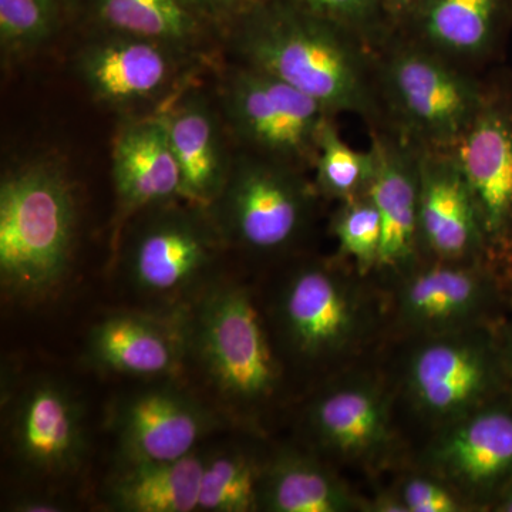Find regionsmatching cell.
<instances>
[{"instance_id": "31", "label": "cell", "mask_w": 512, "mask_h": 512, "mask_svg": "<svg viewBox=\"0 0 512 512\" xmlns=\"http://www.w3.org/2000/svg\"><path fill=\"white\" fill-rule=\"evenodd\" d=\"M392 487L407 512H471L466 501L439 476L407 461L393 473Z\"/></svg>"}, {"instance_id": "29", "label": "cell", "mask_w": 512, "mask_h": 512, "mask_svg": "<svg viewBox=\"0 0 512 512\" xmlns=\"http://www.w3.org/2000/svg\"><path fill=\"white\" fill-rule=\"evenodd\" d=\"M60 10L46 0H0V45L6 55H22L55 35Z\"/></svg>"}, {"instance_id": "7", "label": "cell", "mask_w": 512, "mask_h": 512, "mask_svg": "<svg viewBox=\"0 0 512 512\" xmlns=\"http://www.w3.org/2000/svg\"><path fill=\"white\" fill-rule=\"evenodd\" d=\"M376 62L386 124L416 147L450 150L487 99L473 77L412 37L393 32Z\"/></svg>"}, {"instance_id": "2", "label": "cell", "mask_w": 512, "mask_h": 512, "mask_svg": "<svg viewBox=\"0 0 512 512\" xmlns=\"http://www.w3.org/2000/svg\"><path fill=\"white\" fill-rule=\"evenodd\" d=\"M241 63L278 77L333 117L352 113L370 128L387 126L376 49L284 0H264L232 26Z\"/></svg>"}, {"instance_id": "12", "label": "cell", "mask_w": 512, "mask_h": 512, "mask_svg": "<svg viewBox=\"0 0 512 512\" xmlns=\"http://www.w3.org/2000/svg\"><path fill=\"white\" fill-rule=\"evenodd\" d=\"M409 461L443 478L471 512L493 511L512 485V392L421 440Z\"/></svg>"}, {"instance_id": "39", "label": "cell", "mask_w": 512, "mask_h": 512, "mask_svg": "<svg viewBox=\"0 0 512 512\" xmlns=\"http://www.w3.org/2000/svg\"><path fill=\"white\" fill-rule=\"evenodd\" d=\"M50 5L55 6L56 9H59L62 12L63 6H66L70 0H46Z\"/></svg>"}, {"instance_id": "28", "label": "cell", "mask_w": 512, "mask_h": 512, "mask_svg": "<svg viewBox=\"0 0 512 512\" xmlns=\"http://www.w3.org/2000/svg\"><path fill=\"white\" fill-rule=\"evenodd\" d=\"M330 232L339 245L338 256L363 276H373L382 245V221L375 202L363 194L338 202Z\"/></svg>"}, {"instance_id": "11", "label": "cell", "mask_w": 512, "mask_h": 512, "mask_svg": "<svg viewBox=\"0 0 512 512\" xmlns=\"http://www.w3.org/2000/svg\"><path fill=\"white\" fill-rule=\"evenodd\" d=\"M221 109L244 151L303 171L315 165L320 130L333 117L308 94L244 63L225 74Z\"/></svg>"}, {"instance_id": "34", "label": "cell", "mask_w": 512, "mask_h": 512, "mask_svg": "<svg viewBox=\"0 0 512 512\" xmlns=\"http://www.w3.org/2000/svg\"><path fill=\"white\" fill-rule=\"evenodd\" d=\"M495 340L512 392V311L495 325Z\"/></svg>"}, {"instance_id": "4", "label": "cell", "mask_w": 512, "mask_h": 512, "mask_svg": "<svg viewBox=\"0 0 512 512\" xmlns=\"http://www.w3.org/2000/svg\"><path fill=\"white\" fill-rule=\"evenodd\" d=\"M494 328L384 343L379 359L402 424L409 421L426 439L511 392Z\"/></svg>"}, {"instance_id": "26", "label": "cell", "mask_w": 512, "mask_h": 512, "mask_svg": "<svg viewBox=\"0 0 512 512\" xmlns=\"http://www.w3.org/2000/svg\"><path fill=\"white\" fill-rule=\"evenodd\" d=\"M93 9L109 32L156 40L185 55L204 25L180 0H93Z\"/></svg>"}, {"instance_id": "36", "label": "cell", "mask_w": 512, "mask_h": 512, "mask_svg": "<svg viewBox=\"0 0 512 512\" xmlns=\"http://www.w3.org/2000/svg\"><path fill=\"white\" fill-rule=\"evenodd\" d=\"M420 2L421 0H383L387 20H389L393 32H397L406 25Z\"/></svg>"}, {"instance_id": "23", "label": "cell", "mask_w": 512, "mask_h": 512, "mask_svg": "<svg viewBox=\"0 0 512 512\" xmlns=\"http://www.w3.org/2000/svg\"><path fill=\"white\" fill-rule=\"evenodd\" d=\"M205 458L198 448L174 461L120 464L107 484V505L120 512L198 511Z\"/></svg>"}, {"instance_id": "30", "label": "cell", "mask_w": 512, "mask_h": 512, "mask_svg": "<svg viewBox=\"0 0 512 512\" xmlns=\"http://www.w3.org/2000/svg\"><path fill=\"white\" fill-rule=\"evenodd\" d=\"M359 36L370 46L379 47L393 33L383 0H284Z\"/></svg>"}, {"instance_id": "14", "label": "cell", "mask_w": 512, "mask_h": 512, "mask_svg": "<svg viewBox=\"0 0 512 512\" xmlns=\"http://www.w3.org/2000/svg\"><path fill=\"white\" fill-rule=\"evenodd\" d=\"M473 192L488 254L501 271L512 258V109L487 93L466 133L450 148Z\"/></svg>"}, {"instance_id": "9", "label": "cell", "mask_w": 512, "mask_h": 512, "mask_svg": "<svg viewBox=\"0 0 512 512\" xmlns=\"http://www.w3.org/2000/svg\"><path fill=\"white\" fill-rule=\"evenodd\" d=\"M380 288L386 342L494 328L512 311L503 271L490 261L424 259Z\"/></svg>"}, {"instance_id": "38", "label": "cell", "mask_w": 512, "mask_h": 512, "mask_svg": "<svg viewBox=\"0 0 512 512\" xmlns=\"http://www.w3.org/2000/svg\"><path fill=\"white\" fill-rule=\"evenodd\" d=\"M505 284H507L508 296H510L511 308H512V258L508 262L507 268L504 271Z\"/></svg>"}, {"instance_id": "25", "label": "cell", "mask_w": 512, "mask_h": 512, "mask_svg": "<svg viewBox=\"0 0 512 512\" xmlns=\"http://www.w3.org/2000/svg\"><path fill=\"white\" fill-rule=\"evenodd\" d=\"M271 448L235 444L207 451L198 511L261 512V488Z\"/></svg>"}, {"instance_id": "6", "label": "cell", "mask_w": 512, "mask_h": 512, "mask_svg": "<svg viewBox=\"0 0 512 512\" xmlns=\"http://www.w3.org/2000/svg\"><path fill=\"white\" fill-rule=\"evenodd\" d=\"M299 429L303 447L372 484L404 466L412 453L379 355L312 387Z\"/></svg>"}, {"instance_id": "37", "label": "cell", "mask_w": 512, "mask_h": 512, "mask_svg": "<svg viewBox=\"0 0 512 512\" xmlns=\"http://www.w3.org/2000/svg\"><path fill=\"white\" fill-rule=\"evenodd\" d=\"M491 512H512V485L510 490L498 500Z\"/></svg>"}, {"instance_id": "15", "label": "cell", "mask_w": 512, "mask_h": 512, "mask_svg": "<svg viewBox=\"0 0 512 512\" xmlns=\"http://www.w3.org/2000/svg\"><path fill=\"white\" fill-rule=\"evenodd\" d=\"M10 451L30 473L73 474L87 451L83 404L63 383L40 377L23 387L10 410Z\"/></svg>"}, {"instance_id": "22", "label": "cell", "mask_w": 512, "mask_h": 512, "mask_svg": "<svg viewBox=\"0 0 512 512\" xmlns=\"http://www.w3.org/2000/svg\"><path fill=\"white\" fill-rule=\"evenodd\" d=\"M261 511L367 512V495L308 448L279 446L266 461Z\"/></svg>"}, {"instance_id": "17", "label": "cell", "mask_w": 512, "mask_h": 512, "mask_svg": "<svg viewBox=\"0 0 512 512\" xmlns=\"http://www.w3.org/2000/svg\"><path fill=\"white\" fill-rule=\"evenodd\" d=\"M185 53L144 37L111 33L84 47L77 73L94 100L117 109L165 103L180 82Z\"/></svg>"}, {"instance_id": "19", "label": "cell", "mask_w": 512, "mask_h": 512, "mask_svg": "<svg viewBox=\"0 0 512 512\" xmlns=\"http://www.w3.org/2000/svg\"><path fill=\"white\" fill-rule=\"evenodd\" d=\"M181 171V198L208 208L217 200L231 171L224 117L204 93L183 89L158 107Z\"/></svg>"}, {"instance_id": "24", "label": "cell", "mask_w": 512, "mask_h": 512, "mask_svg": "<svg viewBox=\"0 0 512 512\" xmlns=\"http://www.w3.org/2000/svg\"><path fill=\"white\" fill-rule=\"evenodd\" d=\"M511 0H421L402 29L447 59H474L493 46Z\"/></svg>"}, {"instance_id": "35", "label": "cell", "mask_w": 512, "mask_h": 512, "mask_svg": "<svg viewBox=\"0 0 512 512\" xmlns=\"http://www.w3.org/2000/svg\"><path fill=\"white\" fill-rule=\"evenodd\" d=\"M10 510L18 512H59L66 511V504L56 498H47L43 495H26L16 498L10 504Z\"/></svg>"}, {"instance_id": "40", "label": "cell", "mask_w": 512, "mask_h": 512, "mask_svg": "<svg viewBox=\"0 0 512 512\" xmlns=\"http://www.w3.org/2000/svg\"><path fill=\"white\" fill-rule=\"evenodd\" d=\"M511 15H512V0H511Z\"/></svg>"}, {"instance_id": "18", "label": "cell", "mask_w": 512, "mask_h": 512, "mask_svg": "<svg viewBox=\"0 0 512 512\" xmlns=\"http://www.w3.org/2000/svg\"><path fill=\"white\" fill-rule=\"evenodd\" d=\"M419 177L423 261L493 262L473 192L450 151L419 148Z\"/></svg>"}, {"instance_id": "13", "label": "cell", "mask_w": 512, "mask_h": 512, "mask_svg": "<svg viewBox=\"0 0 512 512\" xmlns=\"http://www.w3.org/2000/svg\"><path fill=\"white\" fill-rule=\"evenodd\" d=\"M218 416L195 394L170 379L137 390L114 410L120 464L157 463L188 456L221 426Z\"/></svg>"}, {"instance_id": "16", "label": "cell", "mask_w": 512, "mask_h": 512, "mask_svg": "<svg viewBox=\"0 0 512 512\" xmlns=\"http://www.w3.org/2000/svg\"><path fill=\"white\" fill-rule=\"evenodd\" d=\"M375 170L367 195L382 221V245L372 278L383 285L423 261L419 222V148L392 127L370 128Z\"/></svg>"}, {"instance_id": "1", "label": "cell", "mask_w": 512, "mask_h": 512, "mask_svg": "<svg viewBox=\"0 0 512 512\" xmlns=\"http://www.w3.org/2000/svg\"><path fill=\"white\" fill-rule=\"evenodd\" d=\"M265 315L286 369L311 377V389L375 359L386 343L382 288L338 255L293 264Z\"/></svg>"}, {"instance_id": "5", "label": "cell", "mask_w": 512, "mask_h": 512, "mask_svg": "<svg viewBox=\"0 0 512 512\" xmlns=\"http://www.w3.org/2000/svg\"><path fill=\"white\" fill-rule=\"evenodd\" d=\"M74 188L59 164L36 161L0 184V282L9 298H52L70 271L77 229Z\"/></svg>"}, {"instance_id": "21", "label": "cell", "mask_w": 512, "mask_h": 512, "mask_svg": "<svg viewBox=\"0 0 512 512\" xmlns=\"http://www.w3.org/2000/svg\"><path fill=\"white\" fill-rule=\"evenodd\" d=\"M113 183L119 212H138L181 198V171L167 131L156 116L128 123L113 146Z\"/></svg>"}, {"instance_id": "3", "label": "cell", "mask_w": 512, "mask_h": 512, "mask_svg": "<svg viewBox=\"0 0 512 512\" xmlns=\"http://www.w3.org/2000/svg\"><path fill=\"white\" fill-rule=\"evenodd\" d=\"M178 313L185 362L197 369L225 417L264 437L288 399L289 372L254 293L235 282L211 281Z\"/></svg>"}, {"instance_id": "10", "label": "cell", "mask_w": 512, "mask_h": 512, "mask_svg": "<svg viewBox=\"0 0 512 512\" xmlns=\"http://www.w3.org/2000/svg\"><path fill=\"white\" fill-rule=\"evenodd\" d=\"M222 245L207 208L178 198L134 215L123 242L124 271L148 298L190 302L210 284Z\"/></svg>"}, {"instance_id": "8", "label": "cell", "mask_w": 512, "mask_h": 512, "mask_svg": "<svg viewBox=\"0 0 512 512\" xmlns=\"http://www.w3.org/2000/svg\"><path fill=\"white\" fill-rule=\"evenodd\" d=\"M318 197L301 168L242 150L207 210L225 245L279 256L305 237Z\"/></svg>"}, {"instance_id": "20", "label": "cell", "mask_w": 512, "mask_h": 512, "mask_svg": "<svg viewBox=\"0 0 512 512\" xmlns=\"http://www.w3.org/2000/svg\"><path fill=\"white\" fill-rule=\"evenodd\" d=\"M86 357L111 375L173 379L185 365L180 313L174 318L146 312L110 313L90 329Z\"/></svg>"}, {"instance_id": "27", "label": "cell", "mask_w": 512, "mask_h": 512, "mask_svg": "<svg viewBox=\"0 0 512 512\" xmlns=\"http://www.w3.org/2000/svg\"><path fill=\"white\" fill-rule=\"evenodd\" d=\"M335 117L323 123L315 165V187L320 197L342 202L366 194L375 170L372 150H355L343 141Z\"/></svg>"}, {"instance_id": "33", "label": "cell", "mask_w": 512, "mask_h": 512, "mask_svg": "<svg viewBox=\"0 0 512 512\" xmlns=\"http://www.w3.org/2000/svg\"><path fill=\"white\" fill-rule=\"evenodd\" d=\"M367 512H407L392 485L375 484L367 495Z\"/></svg>"}, {"instance_id": "32", "label": "cell", "mask_w": 512, "mask_h": 512, "mask_svg": "<svg viewBox=\"0 0 512 512\" xmlns=\"http://www.w3.org/2000/svg\"><path fill=\"white\" fill-rule=\"evenodd\" d=\"M202 23L234 26L264 0H180Z\"/></svg>"}]
</instances>
